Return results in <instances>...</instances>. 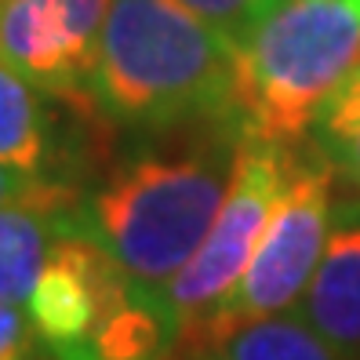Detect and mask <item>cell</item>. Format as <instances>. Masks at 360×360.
<instances>
[{
    "mask_svg": "<svg viewBox=\"0 0 360 360\" xmlns=\"http://www.w3.org/2000/svg\"><path fill=\"white\" fill-rule=\"evenodd\" d=\"M295 160H299V146H266L248 139L215 222L204 233L193 259L160 291L179 324L175 356L204 349L211 321L219 316L229 291L244 277L273 207H277L295 175Z\"/></svg>",
    "mask_w": 360,
    "mask_h": 360,
    "instance_id": "cell-4",
    "label": "cell"
},
{
    "mask_svg": "<svg viewBox=\"0 0 360 360\" xmlns=\"http://www.w3.org/2000/svg\"><path fill=\"white\" fill-rule=\"evenodd\" d=\"M51 102L58 98L0 58V164L40 182L84 189L73 175L77 150H66V135Z\"/></svg>",
    "mask_w": 360,
    "mask_h": 360,
    "instance_id": "cell-9",
    "label": "cell"
},
{
    "mask_svg": "<svg viewBox=\"0 0 360 360\" xmlns=\"http://www.w3.org/2000/svg\"><path fill=\"white\" fill-rule=\"evenodd\" d=\"M105 11L110 0H0V58L48 95L95 113L88 77Z\"/></svg>",
    "mask_w": 360,
    "mask_h": 360,
    "instance_id": "cell-6",
    "label": "cell"
},
{
    "mask_svg": "<svg viewBox=\"0 0 360 360\" xmlns=\"http://www.w3.org/2000/svg\"><path fill=\"white\" fill-rule=\"evenodd\" d=\"M299 313L342 360H360V193L335 197L328 244Z\"/></svg>",
    "mask_w": 360,
    "mask_h": 360,
    "instance_id": "cell-8",
    "label": "cell"
},
{
    "mask_svg": "<svg viewBox=\"0 0 360 360\" xmlns=\"http://www.w3.org/2000/svg\"><path fill=\"white\" fill-rule=\"evenodd\" d=\"M175 360H219L215 349H204V353H186V356H175Z\"/></svg>",
    "mask_w": 360,
    "mask_h": 360,
    "instance_id": "cell-16",
    "label": "cell"
},
{
    "mask_svg": "<svg viewBox=\"0 0 360 360\" xmlns=\"http://www.w3.org/2000/svg\"><path fill=\"white\" fill-rule=\"evenodd\" d=\"M179 4H186L193 15H200L204 22H211L240 48L281 0H179Z\"/></svg>",
    "mask_w": 360,
    "mask_h": 360,
    "instance_id": "cell-13",
    "label": "cell"
},
{
    "mask_svg": "<svg viewBox=\"0 0 360 360\" xmlns=\"http://www.w3.org/2000/svg\"><path fill=\"white\" fill-rule=\"evenodd\" d=\"M44 193L80 197V189H70V186H55V182H40V179H33V175H22V172H15V167L0 164V204L26 200V197H44Z\"/></svg>",
    "mask_w": 360,
    "mask_h": 360,
    "instance_id": "cell-15",
    "label": "cell"
},
{
    "mask_svg": "<svg viewBox=\"0 0 360 360\" xmlns=\"http://www.w3.org/2000/svg\"><path fill=\"white\" fill-rule=\"evenodd\" d=\"M0 360H51L26 306L0 302Z\"/></svg>",
    "mask_w": 360,
    "mask_h": 360,
    "instance_id": "cell-14",
    "label": "cell"
},
{
    "mask_svg": "<svg viewBox=\"0 0 360 360\" xmlns=\"http://www.w3.org/2000/svg\"><path fill=\"white\" fill-rule=\"evenodd\" d=\"M73 204L77 197L62 193L0 204V302H30V291L48 262L55 237L66 229Z\"/></svg>",
    "mask_w": 360,
    "mask_h": 360,
    "instance_id": "cell-10",
    "label": "cell"
},
{
    "mask_svg": "<svg viewBox=\"0 0 360 360\" xmlns=\"http://www.w3.org/2000/svg\"><path fill=\"white\" fill-rule=\"evenodd\" d=\"M335 182L338 175L331 160L321 153V146L313 139L302 142L299 160H295V175L284 189V197L277 200V207H273L244 277L229 291L219 316L211 321L204 349H215V342L226 331L248 321L299 309L328 244Z\"/></svg>",
    "mask_w": 360,
    "mask_h": 360,
    "instance_id": "cell-5",
    "label": "cell"
},
{
    "mask_svg": "<svg viewBox=\"0 0 360 360\" xmlns=\"http://www.w3.org/2000/svg\"><path fill=\"white\" fill-rule=\"evenodd\" d=\"M135 284L139 281H131L91 237L66 226L55 237L26 302L48 356L70 360Z\"/></svg>",
    "mask_w": 360,
    "mask_h": 360,
    "instance_id": "cell-7",
    "label": "cell"
},
{
    "mask_svg": "<svg viewBox=\"0 0 360 360\" xmlns=\"http://www.w3.org/2000/svg\"><path fill=\"white\" fill-rule=\"evenodd\" d=\"M346 88H360V70H356V73H353V80H349V84H346Z\"/></svg>",
    "mask_w": 360,
    "mask_h": 360,
    "instance_id": "cell-17",
    "label": "cell"
},
{
    "mask_svg": "<svg viewBox=\"0 0 360 360\" xmlns=\"http://www.w3.org/2000/svg\"><path fill=\"white\" fill-rule=\"evenodd\" d=\"M219 360H342L316 335L299 309L248 321L215 342Z\"/></svg>",
    "mask_w": 360,
    "mask_h": 360,
    "instance_id": "cell-11",
    "label": "cell"
},
{
    "mask_svg": "<svg viewBox=\"0 0 360 360\" xmlns=\"http://www.w3.org/2000/svg\"><path fill=\"white\" fill-rule=\"evenodd\" d=\"M309 139L331 160L335 175L360 193V88H342Z\"/></svg>",
    "mask_w": 360,
    "mask_h": 360,
    "instance_id": "cell-12",
    "label": "cell"
},
{
    "mask_svg": "<svg viewBox=\"0 0 360 360\" xmlns=\"http://www.w3.org/2000/svg\"><path fill=\"white\" fill-rule=\"evenodd\" d=\"M244 146L237 113L142 135L135 150L80 189L66 226L91 237L131 281L164 291L215 222Z\"/></svg>",
    "mask_w": 360,
    "mask_h": 360,
    "instance_id": "cell-1",
    "label": "cell"
},
{
    "mask_svg": "<svg viewBox=\"0 0 360 360\" xmlns=\"http://www.w3.org/2000/svg\"><path fill=\"white\" fill-rule=\"evenodd\" d=\"M240 48L179 0H110L88 77L102 124L164 135L237 113Z\"/></svg>",
    "mask_w": 360,
    "mask_h": 360,
    "instance_id": "cell-2",
    "label": "cell"
},
{
    "mask_svg": "<svg viewBox=\"0 0 360 360\" xmlns=\"http://www.w3.org/2000/svg\"><path fill=\"white\" fill-rule=\"evenodd\" d=\"M360 70V0H281L237 58V117L251 142L302 146Z\"/></svg>",
    "mask_w": 360,
    "mask_h": 360,
    "instance_id": "cell-3",
    "label": "cell"
}]
</instances>
